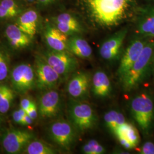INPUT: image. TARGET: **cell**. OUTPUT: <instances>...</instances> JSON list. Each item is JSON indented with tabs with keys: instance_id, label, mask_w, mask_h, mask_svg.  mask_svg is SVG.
Wrapping results in <instances>:
<instances>
[{
	"instance_id": "cell-11",
	"label": "cell",
	"mask_w": 154,
	"mask_h": 154,
	"mask_svg": "<svg viewBox=\"0 0 154 154\" xmlns=\"http://www.w3.org/2000/svg\"><path fill=\"white\" fill-rule=\"evenodd\" d=\"M37 106L39 115L42 118H52L55 117L61 110V95L54 89L46 90L40 97Z\"/></svg>"
},
{
	"instance_id": "cell-12",
	"label": "cell",
	"mask_w": 154,
	"mask_h": 154,
	"mask_svg": "<svg viewBox=\"0 0 154 154\" xmlns=\"http://www.w3.org/2000/svg\"><path fill=\"white\" fill-rule=\"evenodd\" d=\"M127 32L128 29L123 28L103 42L100 47L99 54L104 60L111 62L119 57Z\"/></svg>"
},
{
	"instance_id": "cell-25",
	"label": "cell",
	"mask_w": 154,
	"mask_h": 154,
	"mask_svg": "<svg viewBox=\"0 0 154 154\" xmlns=\"http://www.w3.org/2000/svg\"><path fill=\"white\" fill-rule=\"evenodd\" d=\"M82 152L85 154H103L106 152V149L97 140L91 139L83 145Z\"/></svg>"
},
{
	"instance_id": "cell-7",
	"label": "cell",
	"mask_w": 154,
	"mask_h": 154,
	"mask_svg": "<svg viewBox=\"0 0 154 154\" xmlns=\"http://www.w3.org/2000/svg\"><path fill=\"white\" fill-rule=\"evenodd\" d=\"M77 130L70 122L59 120L53 122L49 127L50 138L63 149H69L75 142Z\"/></svg>"
},
{
	"instance_id": "cell-13",
	"label": "cell",
	"mask_w": 154,
	"mask_h": 154,
	"mask_svg": "<svg viewBox=\"0 0 154 154\" xmlns=\"http://www.w3.org/2000/svg\"><path fill=\"white\" fill-rule=\"evenodd\" d=\"M146 44L144 41L140 39H135L130 42L122 57L117 71L120 79L138 60Z\"/></svg>"
},
{
	"instance_id": "cell-15",
	"label": "cell",
	"mask_w": 154,
	"mask_h": 154,
	"mask_svg": "<svg viewBox=\"0 0 154 154\" xmlns=\"http://www.w3.org/2000/svg\"><path fill=\"white\" fill-rule=\"evenodd\" d=\"M44 37L50 49L55 51L67 50L68 36L53 23H46L44 30Z\"/></svg>"
},
{
	"instance_id": "cell-23",
	"label": "cell",
	"mask_w": 154,
	"mask_h": 154,
	"mask_svg": "<svg viewBox=\"0 0 154 154\" xmlns=\"http://www.w3.org/2000/svg\"><path fill=\"white\" fill-rule=\"evenodd\" d=\"M23 152V154H57L56 149L49 144L35 139H33L29 143Z\"/></svg>"
},
{
	"instance_id": "cell-17",
	"label": "cell",
	"mask_w": 154,
	"mask_h": 154,
	"mask_svg": "<svg viewBox=\"0 0 154 154\" xmlns=\"http://www.w3.org/2000/svg\"><path fill=\"white\" fill-rule=\"evenodd\" d=\"M5 35L9 44L16 49L26 48L31 43L32 38L16 24L9 25L6 27Z\"/></svg>"
},
{
	"instance_id": "cell-27",
	"label": "cell",
	"mask_w": 154,
	"mask_h": 154,
	"mask_svg": "<svg viewBox=\"0 0 154 154\" xmlns=\"http://www.w3.org/2000/svg\"><path fill=\"white\" fill-rule=\"evenodd\" d=\"M0 5L17 17L21 11L20 7L14 0H2Z\"/></svg>"
},
{
	"instance_id": "cell-24",
	"label": "cell",
	"mask_w": 154,
	"mask_h": 154,
	"mask_svg": "<svg viewBox=\"0 0 154 154\" xmlns=\"http://www.w3.org/2000/svg\"><path fill=\"white\" fill-rule=\"evenodd\" d=\"M138 31L144 36L154 37V11L141 18L138 23Z\"/></svg>"
},
{
	"instance_id": "cell-2",
	"label": "cell",
	"mask_w": 154,
	"mask_h": 154,
	"mask_svg": "<svg viewBox=\"0 0 154 154\" xmlns=\"http://www.w3.org/2000/svg\"><path fill=\"white\" fill-rule=\"evenodd\" d=\"M154 51V43L146 44L138 60L121 79L124 90L131 91L143 81L149 71Z\"/></svg>"
},
{
	"instance_id": "cell-20",
	"label": "cell",
	"mask_w": 154,
	"mask_h": 154,
	"mask_svg": "<svg viewBox=\"0 0 154 154\" xmlns=\"http://www.w3.org/2000/svg\"><path fill=\"white\" fill-rule=\"evenodd\" d=\"M114 135L118 137H122L128 140L136 147L140 142V135L137 128L130 123L126 122L119 127Z\"/></svg>"
},
{
	"instance_id": "cell-3",
	"label": "cell",
	"mask_w": 154,
	"mask_h": 154,
	"mask_svg": "<svg viewBox=\"0 0 154 154\" xmlns=\"http://www.w3.org/2000/svg\"><path fill=\"white\" fill-rule=\"evenodd\" d=\"M130 107L139 128L148 134L154 122V102L152 97L147 93L138 94L131 100Z\"/></svg>"
},
{
	"instance_id": "cell-26",
	"label": "cell",
	"mask_w": 154,
	"mask_h": 154,
	"mask_svg": "<svg viewBox=\"0 0 154 154\" xmlns=\"http://www.w3.org/2000/svg\"><path fill=\"white\" fill-rule=\"evenodd\" d=\"M9 72V65L7 58L0 49V82L5 80Z\"/></svg>"
},
{
	"instance_id": "cell-21",
	"label": "cell",
	"mask_w": 154,
	"mask_h": 154,
	"mask_svg": "<svg viewBox=\"0 0 154 154\" xmlns=\"http://www.w3.org/2000/svg\"><path fill=\"white\" fill-rule=\"evenodd\" d=\"M103 120L106 126L114 134L119 127L126 122L124 115L116 110H110L106 112Z\"/></svg>"
},
{
	"instance_id": "cell-32",
	"label": "cell",
	"mask_w": 154,
	"mask_h": 154,
	"mask_svg": "<svg viewBox=\"0 0 154 154\" xmlns=\"http://www.w3.org/2000/svg\"><path fill=\"white\" fill-rule=\"evenodd\" d=\"M34 102L32 99L29 98H23L20 101V108L25 110L26 112L30 108Z\"/></svg>"
},
{
	"instance_id": "cell-33",
	"label": "cell",
	"mask_w": 154,
	"mask_h": 154,
	"mask_svg": "<svg viewBox=\"0 0 154 154\" xmlns=\"http://www.w3.org/2000/svg\"><path fill=\"white\" fill-rule=\"evenodd\" d=\"M57 0H37V4L41 7H46L54 3Z\"/></svg>"
},
{
	"instance_id": "cell-5",
	"label": "cell",
	"mask_w": 154,
	"mask_h": 154,
	"mask_svg": "<svg viewBox=\"0 0 154 154\" xmlns=\"http://www.w3.org/2000/svg\"><path fill=\"white\" fill-rule=\"evenodd\" d=\"M41 56L62 78L74 72L79 65L75 56L68 50L50 49L45 51Z\"/></svg>"
},
{
	"instance_id": "cell-9",
	"label": "cell",
	"mask_w": 154,
	"mask_h": 154,
	"mask_svg": "<svg viewBox=\"0 0 154 154\" xmlns=\"http://www.w3.org/2000/svg\"><path fill=\"white\" fill-rule=\"evenodd\" d=\"M34 139L30 131L21 129L8 131L2 139L3 148L8 154H17L23 152L29 143Z\"/></svg>"
},
{
	"instance_id": "cell-14",
	"label": "cell",
	"mask_w": 154,
	"mask_h": 154,
	"mask_svg": "<svg viewBox=\"0 0 154 154\" xmlns=\"http://www.w3.org/2000/svg\"><path fill=\"white\" fill-rule=\"evenodd\" d=\"M52 20V23L68 37L78 35L84 30L78 19L69 13H62L54 17Z\"/></svg>"
},
{
	"instance_id": "cell-30",
	"label": "cell",
	"mask_w": 154,
	"mask_h": 154,
	"mask_svg": "<svg viewBox=\"0 0 154 154\" xmlns=\"http://www.w3.org/2000/svg\"><path fill=\"white\" fill-rule=\"evenodd\" d=\"M27 115L29 116L33 120H35L38 114V106L36 105L35 102H34L33 104L30 107V108L26 111Z\"/></svg>"
},
{
	"instance_id": "cell-19",
	"label": "cell",
	"mask_w": 154,
	"mask_h": 154,
	"mask_svg": "<svg viewBox=\"0 0 154 154\" xmlns=\"http://www.w3.org/2000/svg\"><path fill=\"white\" fill-rule=\"evenodd\" d=\"M38 22V13L34 10H29L19 17L16 25L23 32L32 38L37 32Z\"/></svg>"
},
{
	"instance_id": "cell-16",
	"label": "cell",
	"mask_w": 154,
	"mask_h": 154,
	"mask_svg": "<svg viewBox=\"0 0 154 154\" xmlns=\"http://www.w3.org/2000/svg\"><path fill=\"white\" fill-rule=\"evenodd\" d=\"M112 85L109 77L103 70H97L91 78V91L96 98L100 99L109 97L112 93Z\"/></svg>"
},
{
	"instance_id": "cell-22",
	"label": "cell",
	"mask_w": 154,
	"mask_h": 154,
	"mask_svg": "<svg viewBox=\"0 0 154 154\" xmlns=\"http://www.w3.org/2000/svg\"><path fill=\"white\" fill-rule=\"evenodd\" d=\"M15 91L5 84H0V113L5 114L11 107Z\"/></svg>"
},
{
	"instance_id": "cell-28",
	"label": "cell",
	"mask_w": 154,
	"mask_h": 154,
	"mask_svg": "<svg viewBox=\"0 0 154 154\" xmlns=\"http://www.w3.org/2000/svg\"><path fill=\"white\" fill-rule=\"evenodd\" d=\"M26 114V112L21 108H20L19 109L16 110L13 112L12 114L13 119L15 123L21 125L22 123V120Z\"/></svg>"
},
{
	"instance_id": "cell-10",
	"label": "cell",
	"mask_w": 154,
	"mask_h": 154,
	"mask_svg": "<svg viewBox=\"0 0 154 154\" xmlns=\"http://www.w3.org/2000/svg\"><path fill=\"white\" fill-rule=\"evenodd\" d=\"M91 78L88 72H74L67 85V92L72 99L85 100L89 97Z\"/></svg>"
},
{
	"instance_id": "cell-8",
	"label": "cell",
	"mask_w": 154,
	"mask_h": 154,
	"mask_svg": "<svg viewBox=\"0 0 154 154\" xmlns=\"http://www.w3.org/2000/svg\"><path fill=\"white\" fill-rule=\"evenodd\" d=\"M11 81L14 90L24 94L35 86L34 68L28 63H21L16 66L11 72Z\"/></svg>"
},
{
	"instance_id": "cell-6",
	"label": "cell",
	"mask_w": 154,
	"mask_h": 154,
	"mask_svg": "<svg viewBox=\"0 0 154 154\" xmlns=\"http://www.w3.org/2000/svg\"><path fill=\"white\" fill-rule=\"evenodd\" d=\"M34 70L35 87L39 90L54 89L62 78L41 55L35 58Z\"/></svg>"
},
{
	"instance_id": "cell-18",
	"label": "cell",
	"mask_w": 154,
	"mask_h": 154,
	"mask_svg": "<svg viewBox=\"0 0 154 154\" xmlns=\"http://www.w3.org/2000/svg\"><path fill=\"white\" fill-rule=\"evenodd\" d=\"M67 50L82 59L90 58L93 54V50L88 42L78 35H72L68 39Z\"/></svg>"
},
{
	"instance_id": "cell-34",
	"label": "cell",
	"mask_w": 154,
	"mask_h": 154,
	"mask_svg": "<svg viewBox=\"0 0 154 154\" xmlns=\"http://www.w3.org/2000/svg\"><path fill=\"white\" fill-rule=\"evenodd\" d=\"M33 121L29 116L27 115V114L24 116L23 120H22V123L21 125L22 126H28V125H31L33 123Z\"/></svg>"
},
{
	"instance_id": "cell-31",
	"label": "cell",
	"mask_w": 154,
	"mask_h": 154,
	"mask_svg": "<svg viewBox=\"0 0 154 154\" xmlns=\"http://www.w3.org/2000/svg\"><path fill=\"white\" fill-rule=\"evenodd\" d=\"M14 17H16V16L13 13L8 11L2 6L0 5V19L9 20L11 18H13Z\"/></svg>"
},
{
	"instance_id": "cell-35",
	"label": "cell",
	"mask_w": 154,
	"mask_h": 154,
	"mask_svg": "<svg viewBox=\"0 0 154 154\" xmlns=\"http://www.w3.org/2000/svg\"><path fill=\"white\" fill-rule=\"evenodd\" d=\"M2 117L0 116V126H1V124H2Z\"/></svg>"
},
{
	"instance_id": "cell-29",
	"label": "cell",
	"mask_w": 154,
	"mask_h": 154,
	"mask_svg": "<svg viewBox=\"0 0 154 154\" xmlns=\"http://www.w3.org/2000/svg\"><path fill=\"white\" fill-rule=\"evenodd\" d=\"M139 154H154V143L148 141L144 143L139 151Z\"/></svg>"
},
{
	"instance_id": "cell-4",
	"label": "cell",
	"mask_w": 154,
	"mask_h": 154,
	"mask_svg": "<svg viewBox=\"0 0 154 154\" xmlns=\"http://www.w3.org/2000/svg\"><path fill=\"white\" fill-rule=\"evenodd\" d=\"M68 114L72 125L79 132L91 130L98 121L93 108L84 100L71 99L68 106Z\"/></svg>"
},
{
	"instance_id": "cell-1",
	"label": "cell",
	"mask_w": 154,
	"mask_h": 154,
	"mask_svg": "<svg viewBox=\"0 0 154 154\" xmlns=\"http://www.w3.org/2000/svg\"><path fill=\"white\" fill-rule=\"evenodd\" d=\"M82 16L95 27L110 29L128 20L136 8L135 0H77Z\"/></svg>"
}]
</instances>
